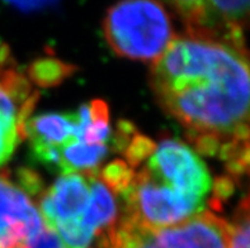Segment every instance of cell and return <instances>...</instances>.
Wrapping results in <instances>:
<instances>
[{"instance_id":"obj_1","label":"cell","mask_w":250,"mask_h":248,"mask_svg":"<svg viewBox=\"0 0 250 248\" xmlns=\"http://www.w3.org/2000/svg\"><path fill=\"white\" fill-rule=\"evenodd\" d=\"M163 109L202 153L250 166V50L198 36L174 38L151 67Z\"/></svg>"},{"instance_id":"obj_2","label":"cell","mask_w":250,"mask_h":248,"mask_svg":"<svg viewBox=\"0 0 250 248\" xmlns=\"http://www.w3.org/2000/svg\"><path fill=\"white\" fill-rule=\"evenodd\" d=\"M121 195L124 215L152 229L181 224L206 211L215 191L207 165L193 148L178 141L155 143Z\"/></svg>"},{"instance_id":"obj_3","label":"cell","mask_w":250,"mask_h":248,"mask_svg":"<svg viewBox=\"0 0 250 248\" xmlns=\"http://www.w3.org/2000/svg\"><path fill=\"white\" fill-rule=\"evenodd\" d=\"M38 210L63 248H93L118 219L117 196L98 172L60 176L42 192Z\"/></svg>"},{"instance_id":"obj_4","label":"cell","mask_w":250,"mask_h":248,"mask_svg":"<svg viewBox=\"0 0 250 248\" xmlns=\"http://www.w3.org/2000/svg\"><path fill=\"white\" fill-rule=\"evenodd\" d=\"M103 33L117 55L155 62L174 39L168 10L156 1H122L107 10Z\"/></svg>"},{"instance_id":"obj_5","label":"cell","mask_w":250,"mask_h":248,"mask_svg":"<svg viewBox=\"0 0 250 248\" xmlns=\"http://www.w3.org/2000/svg\"><path fill=\"white\" fill-rule=\"evenodd\" d=\"M229 222L203 211L177 226L152 229L126 215L105 230L99 248H229Z\"/></svg>"},{"instance_id":"obj_6","label":"cell","mask_w":250,"mask_h":248,"mask_svg":"<svg viewBox=\"0 0 250 248\" xmlns=\"http://www.w3.org/2000/svg\"><path fill=\"white\" fill-rule=\"evenodd\" d=\"M186 25L187 35L244 43L250 29V1H174L170 3Z\"/></svg>"},{"instance_id":"obj_7","label":"cell","mask_w":250,"mask_h":248,"mask_svg":"<svg viewBox=\"0 0 250 248\" xmlns=\"http://www.w3.org/2000/svg\"><path fill=\"white\" fill-rule=\"evenodd\" d=\"M32 198L18 180L0 173V248H33L46 230Z\"/></svg>"},{"instance_id":"obj_8","label":"cell","mask_w":250,"mask_h":248,"mask_svg":"<svg viewBox=\"0 0 250 248\" xmlns=\"http://www.w3.org/2000/svg\"><path fill=\"white\" fill-rule=\"evenodd\" d=\"M79 128V110L73 113H46L27 120L24 135L29 137L31 152L57 150L69 142L78 141Z\"/></svg>"},{"instance_id":"obj_9","label":"cell","mask_w":250,"mask_h":248,"mask_svg":"<svg viewBox=\"0 0 250 248\" xmlns=\"http://www.w3.org/2000/svg\"><path fill=\"white\" fill-rule=\"evenodd\" d=\"M74 71L73 65L56 58H42L32 63L28 76L32 81L41 86H54L69 77Z\"/></svg>"},{"instance_id":"obj_10","label":"cell","mask_w":250,"mask_h":248,"mask_svg":"<svg viewBox=\"0 0 250 248\" xmlns=\"http://www.w3.org/2000/svg\"><path fill=\"white\" fill-rule=\"evenodd\" d=\"M229 226V248H250V191L241 199Z\"/></svg>"},{"instance_id":"obj_11","label":"cell","mask_w":250,"mask_h":248,"mask_svg":"<svg viewBox=\"0 0 250 248\" xmlns=\"http://www.w3.org/2000/svg\"><path fill=\"white\" fill-rule=\"evenodd\" d=\"M22 138H24V133L18 119L0 109V167L10 160Z\"/></svg>"},{"instance_id":"obj_12","label":"cell","mask_w":250,"mask_h":248,"mask_svg":"<svg viewBox=\"0 0 250 248\" xmlns=\"http://www.w3.org/2000/svg\"><path fill=\"white\" fill-rule=\"evenodd\" d=\"M135 175V170L131 169L125 161H113L105 165L98 172L101 180L111 189L116 196H121L126 191Z\"/></svg>"},{"instance_id":"obj_13","label":"cell","mask_w":250,"mask_h":248,"mask_svg":"<svg viewBox=\"0 0 250 248\" xmlns=\"http://www.w3.org/2000/svg\"><path fill=\"white\" fill-rule=\"evenodd\" d=\"M18 70L12 58V52L5 43L0 42V84L3 85L12 77Z\"/></svg>"},{"instance_id":"obj_14","label":"cell","mask_w":250,"mask_h":248,"mask_svg":"<svg viewBox=\"0 0 250 248\" xmlns=\"http://www.w3.org/2000/svg\"><path fill=\"white\" fill-rule=\"evenodd\" d=\"M8 4L21 12H36V10H43L44 8H54L55 5H57L55 1H10Z\"/></svg>"}]
</instances>
